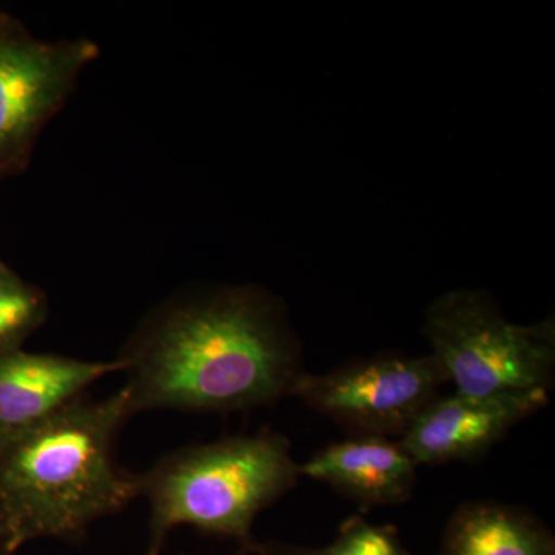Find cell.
Wrapping results in <instances>:
<instances>
[{
    "label": "cell",
    "instance_id": "cell-7",
    "mask_svg": "<svg viewBox=\"0 0 555 555\" xmlns=\"http://www.w3.org/2000/svg\"><path fill=\"white\" fill-rule=\"evenodd\" d=\"M547 403V390L485 397L459 392L440 396L398 441L416 466L474 460Z\"/></svg>",
    "mask_w": 555,
    "mask_h": 555
},
{
    "label": "cell",
    "instance_id": "cell-2",
    "mask_svg": "<svg viewBox=\"0 0 555 555\" xmlns=\"http://www.w3.org/2000/svg\"><path fill=\"white\" fill-rule=\"evenodd\" d=\"M131 415L124 387L0 434V545L14 554L36 539L78 540L141 495L139 476L115 460L116 437Z\"/></svg>",
    "mask_w": 555,
    "mask_h": 555
},
{
    "label": "cell",
    "instance_id": "cell-10",
    "mask_svg": "<svg viewBox=\"0 0 555 555\" xmlns=\"http://www.w3.org/2000/svg\"><path fill=\"white\" fill-rule=\"evenodd\" d=\"M440 555H555V540L521 507L470 502L449 521Z\"/></svg>",
    "mask_w": 555,
    "mask_h": 555
},
{
    "label": "cell",
    "instance_id": "cell-3",
    "mask_svg": "<svg viewBox=\"0 0 555 555\" xmlns=\"http://www.w3.org/2000/svg\"><path fill=\"white\" fill-rule=\"evenodd\" d=\"M299 477L291 443L275 433L233 437L164 456L139 476L152 507L147 555H159L171 529L189 525L232 537L248 550L255 518Z\"/></svg>",
    "mask_w": 555,
    "mask_h": 555
},
{
    "label": "cell",
    "instance_id": "cell-4",
    "mask_svg": "<svg viewBox=\"0 0 555 555\" xmlns=\"http://www.w3.org/2000/svg\"><path fill=\"white\" fill-rule=\"evenodd\" d=\"M426 338L433 356L465 396L547 390L554 382L553 321L509 323L488 297L470 291L443 295L427 309Z\"/></svg>",
    "mask_w": 555,
    "mask_h": 555
},
{
    "label": "cell",
    "instance_id": "cell-5",
    "mask_svg": "<svg viewBox=\"0 0 555 555\" xmlns=\"http://www.w3.org/2000/svg\"><path fill=\"white\" fill-rule=\"evenodd\" d=\"M433 356H385L327 372H302L288 397L335 420L356 436L403 437L447 385Z\"/></svg>",
    "mask_w": 555,
    "mask_h": 555
},
{
    "label": "cell",
    "instance_id": "cell-6",
    "mask_svg": "<svg viewBox=\"0 0 555 555\" xmlns=\"http://www.w3.org/2000/svg\"><path fill=\"white\" fill-rule=\"evenodd\" d=\"M98 53L89 39L43 42L0 17V177L27 164L40 131Z\"/></svg>",
    "mask_w": 555,
    "mask_h": 555
},
{
    "label": "cell",
    "instance_id": "cell-9",
    "mask_svg": "<svg viewBox=\"0 0 555 555\" xmlns=\"http://www.w3.org/2000/svg\"><path fill=\"white\" fill-rule=\"evenodd\" d=\"M301 476L331 485L361 506L400 505L414 492L416 463L400 441L356 436L318 451L299 465Z\"/></svg>",
    "mask_w": 555,
    "mask_h": 555
},
{
    "label": "cell",
    "instance_id": "cell-13",
    "mask_svg": "<svg viewBox=\"0 0 555 555\" xmlns=\"http://www.w3.org/2000/svg\"><path fill=\"white\" fill-rule=\"evenodd\" d=\"M0 555H14L13 553H10L9 550H5L2 545H0Z\"/></svg>",
    "mask_w": 555,
    "mask_h": 555
},
{
    "label": "cell",
    "instance_id": "cell-1",
    "mask_svg": "<svg viewBox=\"0 0 555 555\" xmlns=\"http://www.w3.org/2000/svg\"><path fill=\"white\" fill-rule=\"evenodd\" d=\"M120 360L133 415L266 406L288 397L302 374L275 306L244 287L167 302L138 328Z\"/></svg>",
    "mask_w": 555,
    "mask_h": 555
},
{
    "label": "cell",
    "instance_id": "cell-11",
    "mask_svg": "<svg viewBox=\"0 0 555 555\" xmlns=\"http://www.w3.org/2000/svg\"><path fill=\"white\" fill-rule=\"evenodd\" d=\"M248 553L257 555H409L390 526L369 524L361 517H350L339 528L338 535L326 546L308 547L287 543H251Z\"/></svg>",
    "mask_w": 555,
    "mask_h": 555
},
{
    "label": "cell",
    "instance_id": "cell-12",
    "mask_svg": "<svg viewBox=\"0 0 555 555\" xmlns=\"http://www.w3.org/2000/svg\"><path fill=\"white\" fill-rule=\"evenodd\" d=\"M47 315L49 301L43 292L0 261V356L21 349Z\"/></svg>",
    "mask_w": 555,
    "mask_h": 555
},
{
    "label": "cell",
    "instance_id": "cell-8",
    "mask_svg": "<svg viewBox=\"0 0 555 555\" xmlns=\"http://www.w3.org/2000/svg\"><path fill=\"white\" fill-rule=\"evenodd\" d=\"M115 361H82L22 349L0 356V434L24 429L82 397L87 387L113 372Z\"/></svg>",
    "mask_w": 555,
    "mask_h": 555
},
{
    "label": "cell",
    "instance_id": "cell-14",
    "mask_svg": "<svg viewBox=\"0 0 555 555\" xmlns=\"http://www.w3.org/2000/svg\"><path fill=\"white\" fill-rule=\"evenodd\" d=\"M2 16H3V14H2V13H0V17H2Z\"/></svg>",
    "mask_w": 555,
    "mask_h": 555
}]
</instances>
